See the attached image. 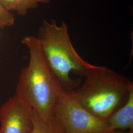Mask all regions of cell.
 I'll list each match as a JSON object with an SVG mask.
<instances>
[{
    "label": "cell",
    "mask_w": 133,
    "mask_h": 133,
    "mask_svg": "<svg viewBox=\"0 0 133 133\" xmlns=\"http://www.w3.org/2000/svg\"><path fill=\"white\" fill-rule=\"evenodd\" d=\"M14 22V15L10 11L6 10L0 3V28L12 26Z\"/></svg>",
    "instance_id": "obj_9"
},
{
    "label": "cell",
    "mask_w": 133,
    "mask_h": 133,
    "mask_svg": "<svg viewBox=\"0 0 133 133\" xmlns=\"http://www.w3.org/2000/svg\"><path fill=\"white\" fill-rule=\"evenodd\" d=\"M129 133H133V132H130V131H129Z\"/></svg>",
    "instance_id": "obj_10"
},
{
    "label": "cell",
    "mask_w": 133,
    "mask_h": 133,
    "mask_svg": "<svg viewBox=\"0 0 133 133\" xmlns=\"http://www.w3.org/2000/svg\"><path fill=\"white\" fill-rule=\"evenodd\" d=\"M22 43L28 49L29 61L20 72L16 94L44 119L54 115V109L62 88L43 55L37 37L27 36Z\"/></svg>",
    "instance_id": "obj_1"
},
{
    "label": "cell",
    "mask_w": 133,
    "mask_h": 133,
    "mask_svg": "<svg viewBox=\"0 0 133 133\" xmlns=\"http://www.w3.org/2000/svg\"><path fill=\"white\" fill-rule=\"evenodd\" d=\"M85 81L74 92L78 102L101 119L107 120L123 105L133 89V81L105 66L91 64Z\"/></svg>",
    "instance_id": "obj_2"
},
{
    "label": "cell",
    "mask_w": 133,
    "mask_h": 133,
    "mask_svg": "<svg viewBox=\"0 0 133 133\" xmlns=\"http://www.w3.org/2000/svg\"><path fill=\"white\" fill-rule=\"evenodd\" d=\"M54 114L65 133H110L107 120L96 116L84 108L73 90L61 89Z\"/></svg>",
    "instance_id": "obj_4"
},
{
    "label": "cell",
    "mask_w": 133,
    "mask_h": 133,
    "mask_svg": "<svg viewBox=\"0 0 133 133\" xmlns=\"http://www.w3.org/2000/svg\"><path fill=\"white\" fill-rule=\"evenodd\" d=\"M37 38L48 66L60 85L66 90H74L80 81L72 79L70 74L84 77L91 64L76 52L67 24L63 21L59 25L55 20H45L39 28Z\"/></svg>",
    "instance_id": "obj_3"
},
{
    "label": "cell",
    "mask_w": 133,
    "mask_h": 133,
    "mask_svg": "<svg viewBox=\"0 0 133 133\" xmlns=\"http://www.w3.org/2000/svg\"><path fill=\"white\" fill-rule=\"evenodd\" d=\"M32 116L33 126L30 133H65L55 115L48 119H43L32 109Z\"/></svg>",
    "instance_id": "obj_7"
},
{
    "label": "cell",
    "mask_w": 133,
    "mask_h": 133,
    "mask_svg": "<svg viewBox=\"0 0 133 133\" xmlns=\"http://www.w3.org/2000/svg\"><path fill=\"white\" fill-rule=\"evenodd\" d=\"M0 133H30L32 109L16 95L0 108Z\"/></svg>",
    "instance_id": "obj_5"
},
{
    "label": "cell",
    "mask_w": 133,
    "mask_h": 133,
    "mask_svg": "<svg viewBox=\"0 0 133 133\" xmlns=\"http://www.w3.org/2000/svg\"><path fill=\"white\" fill-rule=\"evenodd\" d=\"M51 0H0L6 10L25 16L29 10L36 9L39 4H49Z\"/></svg>",
    "instance_id": "obj_8"
},
{
    "label": "cell",
    "mask_w": 133,
    "mask_h": 133,
    "mask_svg": "<svg viewBox=\"0 0 133 133\" xmlns=\"http://www.w3.org/2000/svg\"><path fill=\"white\" fill-rule=\"evenodd\" d=\"M110 133L117 130L129 129L133 131V89L122 106L107 120Z\"/></svg>",
    "instance_id": "obj_6"
}]
</instances>
